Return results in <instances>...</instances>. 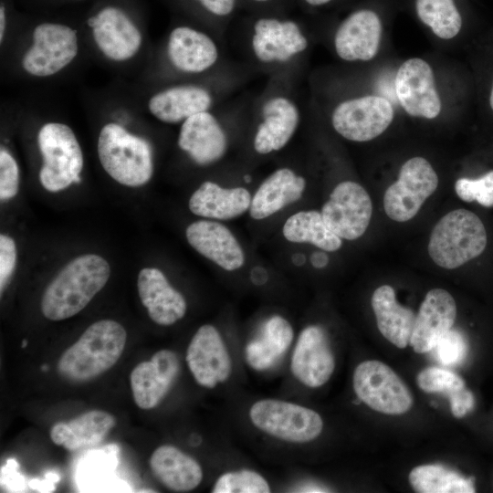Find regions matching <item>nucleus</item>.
<instances>
[{
  "label": "nucleus",
  "mask_w": 493,
  "mask_h": 493,
  "mask_svg": "<svg viewBox=\"0 0 493 493\" xmlns=\"http://www.w3.org/2000/svg\"><path fill=\"white\" fill-rule=\"evenodd\" d=\"M110 274L109 263L99 255L74 258L47 287L40 304L43 315L58 321L78 314L106 285Z\"/></svg>",
  "instance_id": "1"
},
{
  "label": "nucleus",
  "mask_w": 493,
  "mask_h": 493,
  "mask_svg": "<svg viewBox=\"0 0 493 493\" xmlns=\"http://www.w3.org/2000/svg\"><path fill=\"white\" fill-rule=\"evenodd\" d=\"M127 332L112 320L92 323L58 362V372L71 382L90 381L110 369L125 348Z\"/></svg>",
  "instance_id": "2"
},
{
  "label": "nucleus",
  "mask_w": 493,
  "mask_h": 493,
  "mask_svg": "<svg viewBox=\"0 0 493 493\" xmlns=\"http://www.w3.org/2000/svg\"><path fill=\"white\" fill-rule=\"evenodd\" d=\"M98 155L105 172L122 185L141 186L152 176L150 143L118 123L110 122L101 128L98 138Z\"/></svg>",
  "instance_id": "3"
},
{
  "label": "nucleus",
  "mask_w": 493,
  "mask_h": 493,
  "mask_svg": "<svg viewBox=\"0 0 493 493\" xmlns=\"http://www.w3.org/2000/svg\"><path fill=\"white\" fill-rule=\"evenodd\" d=\"M487 232L479 217L466 209L443 216L432 230L428 253L441 267L456 268L483 253Z\"/></svg>",
  "instance_id": "4"
},
{
  "label": "nucleus",
  "mask_w": 493,
  "mask_h": 493,
  "mask_svg": "<svg viewBox=\"0 0 493 493\" xmlns=\"http://www.w3.org/2000/svg\"><path fill=\"white\" fill-rule=\"evenodd\" d=\"M42 156L39 181L48 192H59L80 182L83 153L72 129L61 122L44 124L37 134Z\"/></svg>",
  "instance_id": "5"
},
{
  "label": "nucleus",
  "mask_w": 493,
  "mask_h": 493,
  "mask_svg": "<svg viewBox=\"0 0 493 493\" xmlns=\"http://www.w3.org/2000/svg\"><path fill=\"white\" fill-rule=\"evenodd\" d=\"M251 423L258 430L290 443H308L322 432L323 420L314 410L278 399H262L249 409Z\"/></svg>",
  "instance_id": "6"
},
{
  "label": "nucleus",
  "mask_w": 493,
  "mask_h": 493,
  "mask_svg": "<svg viewBox=\"0 0 493 493\" xmlns=\"http://www.w3.org/2000/svg\"><path fill=\"white\" fill-rule=\"evenodd\" d=\"M357 397L372 410L389 415L408 412L414 398L408 387L387 364L368 360L359 363L352 376Z\"/></svg>",
  "instance_id": "7"
},
{
  "label": "nucleus",
  "mask_w": 493,
  "mask_h": 493,
  "mask_svg": "<svg viewBox=\"0 0 493 493\" xmlns=\"http://www.w3.org/2000/svg\"><path fill=\"white\" fill-rule=\"evenodd\" d=\"M437 185V174L426 159L416 156L407 160L400 169L397 181L384 193L386 215L396 222L412 219Z\"/></svg>",
  "instance_id": "8"
},
{
  "label": "nucleus",
  "mask_w": 493,
  "mask_h": 493,
  "mask_svg": "<svg viewBox=\"0 0 493 493\" xmlns=\"http://www.w3.org/2000/svg\"><path fill=\"white\" fill-rule=\"evenodd\" d=\"M32 46L22 59L23 68L35 77H49L68 66L79 51L76 30L58 23H42L32 35Z\"/></svg>",
  "instance_id": "9"
},
{
  "label": "nucleus",
  "mask_w": 493,
  "mask_h": 493,
  "mask_svg": "<svg viewBox=\"0 0 493 493\" xmlns=\"http://www.w3.org/2000/svg\"><path fill=\"white\" fill-rule=\"evenodd\" d=\"M393 117L394 111L389 100L377 95H366L339 103L332 110L330 121L341 137L362 142L384 132Z\"/></svg>",
  "instance_id": "10"
},
{
  "label": "nucleus",
  "mask_w": 493,
  "mask_h": 493,
  "mask_svg": "<svg viewBox=\"0 0 493 493\" xmlns=\"http://www.w3.org/2000/svg\"><path fill=\"white\" fill-rule=\"evenodd\" d=\"M329 228L347 240L361 237L372 214V205L366 190L358 183L344 181L337 184L321 209Z\"/></svg>",
  "instance_id": "11"
},
{
  "label": "nucleus",
  "mask_w": 493,
  "mask_h": 493,
  "mask_svg": "<svg viewBox=\"0 0 493 493\" xmlns=\"http://www.w3.org/2000/svg\"><path fill=\"white\" fill-rule=\"evenodd\" d=\"M394 89L399 103L408 115L435 119L441 112L434 71L425 60L412 58L403 62L396 72Z\"/></svg>",
  "instance_id": "12"
},
{
  "label": "nucleus",
  "mask_w": 493,
  "mask_h": 493,
  "mask_svg": "<svg viewBox=\"0 0 493 493\" xmlns=\"http://www.w3.org/2000/svg\"><path fill=\"white\" fill-rule=\"evenodd\" d=\"M185 360L196 383L208 389L228 380L232 373V359L215 327L201 326L193 336Z\"/></svg>",
  "instance_id": "13"
},
{
  "label": "nucleus",
  "mask_w": 493,
  "mask_h": 493,
  "mask_svg": "<svg viewBox=\"0 0 493 493\" xmlns=\"http://www.w3.org/2000/svg\"><path fill=\"white\" fill-rule=\"evenodd\" d=\"M88 25L98 48L111 60H128L141 48L142 37L140 29L119 7L102 8L89 18Z\"/></svg>",
  "instance_id": "14"
},
{
  "label": "nucleus",
  "mask_w": 493,
  "mask_h": 493,
  "mask_svg": "<svg viewBox=\"0 0 493 493\" xmlns=\"http://www.w3.org/2000/svg\"><path fill=\"white\" fill-rule=\"evenodd\" d=\"M334 369V354L323 329L317 325L303 329L290 362L294 377L307 387L318 388L330 380Z\"/></svg>",
  "instance_id": "15"
},
{
  "label": "nucleus",
  "mask_w": 493,
  "mask_h": 493,
  "mask_svg": "<svg viewBox=\"0 0 493 493\" xmlns=\"http://www.w3.org/2000/svg\"><path fill=\"white\" fill-rule=\"evenodd\" d=\"M179 372L178 356L171 350L158 351L150 361L137 364L130 375L137 406L145 410L156 407L172 388Z\"/></svg>",
  "instance_id": "16"
},
{
  "label": "nucleus",
  "mask_w": 493,
  "mask_h": 493,
  "mask_svg": "<svg viewBox=\"0 0 493 493\" xmlns=\"http://www.w3.org/2000/svg\"><path fill=\"white\" fill-rule=\"evenodd\" d=\"M456 317V305L449 292L442 288L429 290L417 315L410 345L417 353L432 351L440 339L449 331Z\"/></svg>",
  "instance_id": "17"
},
{
  "label": "nucleus",
  "mask_w": 493,
  "mask_h": 493,
  "mask_svg": "<svg viewBox=\"0 0 493 493\" xmlns=\"http://www.w3.org/2000/svg\"><path fill=\"white\" fill-rule=\"evenodd\" d=\"M251 46L263 63H284L308 47V39L293 21L264 17L254 25Z\"/></svg>",
  "instance_id": "18"
},
{
  "label": "nucleus",
  "mask_w": 493,
  "mask_h": 493,
  "mask_svg": "<svg viewBox=\"0 0 493 493\" xmlns=\"http://www.w3.org/2000/svg\"><path fill=\"white\" fill-rule=\"evenodd\" d=\"M383 26L380 17L372 10H359L350 15L338 27L334 47L345 61H368L378 53Z\"/></svg>",
  "instance_id": "19"
},
{
  "label": "nucleus",
  "mask_w": 493,
  "mask_h": 493,
  "mask_svg": "<svg viewBox=\"0 0 493 493\" xmlns=\"http://www.w3.org/2000/svg\"><path fill=\"white\" fill-rule=\"evenodd\" d=\"M178 146L199 165L219 161L227 149V139L218 120L209 111L192 115L182 122Z\"/></svg>",
  "instance_id": "20"
},
{
  "label": "nucleus",
  "mask_w": 493,
  "mask_h": 493,
  "mask_svg": "<svg viewBox=\"0 0 493 493\" xmlns=\"http://www.w3.org/2000/svg\"><path fill=\"white\" fill-rule=\"evenodd\" d=\"M185 236L194 249L223 269L234 271L244 265V251L232 232L224 225L211 220H199L187 226Z\"/></svg>",
  "instance_id": "21"
},
{
  "label": "nucleus",
  "mask_w": 493,
  "mask_h": 493,
  "mask_svg": "<svg viewBox=\"0 0 493 493\" xmlns=\"http://www.w3.org/2000/svg\"><path fill=\"white\" fill-rule=\"evenodd\" d=\"M299 123V110L289 98H269L261 110V121L257 127L253 146L259 154H268L284 148Z\"/></svg>",
  "instance_id": "22"
},
{
  "label": "nucleus",
  "mask_w": 493,
  "mask_h": 493,
  "mask_svg": "<svg viewBox=\"0 0 493 493\" xmlns=\"http://www.w3.org/2000/svg\"><path fill=\"white\" fill-rule=\"evenodd\" d=\"M137 288L142 305L155 323L169 326L185 315V299L158 268H142L138 275Z\"/></svg>",
  "instance_id": "23"
},
{
  "label": "nucleus",
  "mask_w": 493,
  "mask_h": 493,
  "mask_svg": "<svg viewBox=\"0 0 493 493\" xmlns=\"http://www.w3.org/2000/svg\"><path fill=\"white\" fill-rule=\"evenodd\" d=\"M167 55L179 71L198 74L211 68L219 53L215 41L205 33L189 26H177L169 35Z\"/></svg>",
  "instance_id": "24"
},
{
  "label": "nucleus",
  "mask_w": 493,
  "mask_h": 493,
  "mask_svg": "<svg viewBox=\"0 0 493 493\" xmlns=\"http://www.w3.org/2000/svg\"><path fill=\"white\" fill-rule=\"evenodd\" d=\"M211 93L197 85H177L152 95L148 101L150 113L164 123L183 122L196 113L209 110Z\"/></svg>",
  "instance_id": "25"
},
{
  "label": "nucleus",
  "mask_w": 493,
  "mask_h": 493,
  "mask_svg": "<svg viewBox=\"0 0 493 493\" xmlns=\"http://www.w3.org/2000/svg\"><path fill=\"white\" fill-rule=\"evenodd\" d=\"M306 187V180L293 170L284 167L274 171L255 193L249 214L253 219L262 220L298 201Z\"/></svg>",
  "instance_id": "26"
},
{
  "label": "nucleus",
  "mask_w": 493,
  "mask_h": 493,
  "mask_svg": "<svg viewBox=\"0 0 493 493\" xmlns=\"http://www.w3.org/2000/svg\"><path fill=\"white\" fill-rule=\"evenodd\" d=\"M153 476L168 489L188 492L203 480V469L192 456L171 445L157 447L150 457Z\"/></svg>",
  "instance_id": "27"
},
{
  "label": "nucleus",
  "mask_w": 493,
  "mask_h": 493,
  "mask_svg": "<svg viewBox=\"0 0 493 493\" xmlns=\"http://www.w3.org/2000/svg\"><path fill=\"white\" fill-rule=\"evenodd\" d=\"M250 193L244 187L225 188L206 181L190 197V211L199 216L228 220L249 210Z\"/></svg>",
  "instance_id": "28"
},
{
  "label": "nucleus",
  "mask_w": 493,
  "mask_h": 493,
  "mask_svg": "<svg viewBox=\"0 0 493 493\" xmlns=\"http://www.w3.org/2000/svg\"><path fill=\"white\" fill-rule=\"evenodd\" d=\"M115 425L116 419L112 414L101 410H91L68 422L55 424L49 435L57 446L75 451L99 445Z\"/></svg>",
  "instance_id": "29"
},
{
  "label": "nucleus",
  "mask_w": 493,
  "mask_h": 493,
  "mask_svg": "<svg viewBox=\"0 0 493 493\" xmlns=\"http://www.w3.org/2000/svg\"><path fill=\"white\" fill-rule=\"evenodd\" d=\"M371 303L382 335L397 348L404 349L410 343L414 313L398 303L394 289L389 285L377 288Z\"/></svg>",
  "instance_id": "30"
},
{
  "label": "nucleus",
  "mask_w": 493,
  "mask_h": 493,
  "mask_svg": "<svg viewBox=\"0 0 493 493\" xmlns=\"http://www.w3.org/2000/svg\"><path fill=\"white\" fill-rule=\"evenodd\" d=\"M294 338L291 324L279 315L265 320L255 339L245 348L247 364L257 371L272 367L287 351Z\"/></svg>",
  "instance_id": "31"
},
{
  "label": "nucleus",
  "mask_w": 493,
  "mask_h": 493,
  "mask_svg": "<svg viewBox=\"0 0 493 493\" xmlns=\"http://www.w3.org/2000/svg\"><path fill=\"white\" fill-rule=\"evenodd\" d=\"M282 233L292 243H309L329 252L341 246V238L326 225L321 213L309 210L290 215L285 222Z\"/></svg>",
  "instance_id": "32"
},
{
  "label": "nucleus",
  "mask_w": 493,
  "mask_h": 493,
  "mask_svg": "<svg viewBox=\"0 0 493 493\" xmlns=\"http://www.w3.org/2000/svg\"><path fill=\"white\" fill-rule=\"evenodd\" d=\"M412 488L419 493H473V477L461 474L438 464L414 467L408 476Z\"/></svg>",
  "instance_id": "33"
},
{
  "label": "nucleus",
  "mask_w": 493,
  "mask_h": 493,
  "mask_svg": "<svg viewBox=\"0 0 493 493\" xmlns=\"http://www.w3.org/2000/svg\"><path fill=\"white\" fill-rule=\"evenodd\" d=\"M420 20L442 39H451L460 31L461 16L453 0H416Z\"/></svg>",
  "instance_id": "34"
},
{
  "label": "nucleus",
  "mask_w": 493,
  "mask_h": 493,
  "mask_svg": "<svg viewBox=\"0 0 493 493\" xmlns=\"http://www.w3.org/2000/svg\"><path fill=\"white\" fill-rule=\"evenodd\" d=\"M213 493H267L270 486L259 473L240 469L222 474L215 481Z\"/></svg>",
  "instance_id": "35"
},
{
  "label": "nucleus",
  "mask_w": 493,
  "mask_h": 493,
  "mask_svg": "<svg viewBox=\"0 0 493 493\" xmlns=\"http://www.w3.org/2000/svg\"><path fill=\"white\" fill-rule=\"evenodd\" d=\"M418 387L426 393H440L449 399L466 388V383L456 372L439 367H427L416 376Z\"/></svg>",
  "instance_id": "36"
},
{
  "label": "nucleus",
  "mask_w": 493,
  "mask_h": 493,
  "mask_svg": "<svg viewBox=\"0 0 493 493\" xmlns=\"http://www.w3.org/2000/svg\"><path fill=\"white\" fill-rule=\"evenodd\" d=\"M455 190L465 202L477 201L485 207H493V171L477 179L459 178L455 184Z\"/></svg>",
  "instance_id": "37"
},
{
  "label": "nucleus",
  "mask_w": 493,
  "mask_h": 493,
  "mask_svg": "<svg viewBox=\"0 0 493 493\" xmlns=\"http://www.w3.org/2000/svg\"><path fill=\"white\" fill-rule=\"evenodd\" d=\"M438 362L446 366L461 363L467 354V342L456 330L447 331L432 350Z\"/></svg>",
  "instance_id": "38"
},
{
  "label": "nucleus",
  "mask_w": 493,
  "mask_h": 493,
  "mask_svg": "<svg viewBox=\"0 0 493 493\" xmlns=\"http://www.w3.org/2000/svg\"><path fill=\"white\" fill-rule=\"evenodd\" d=\"M19 187V169L14 157L4 148L0 151V198L16 196Z\"/></svg>",
  "instance_id": "39"
},
{
  "label": "nucleus",
  "mask_w": 493,
  "mask_h": 493,
  "mask_svg": "<svg viewBox=\"0 0 493 493\" xmlns=\"http://www.w3.org/2000/svg\"><path fill=\"white\" fill-rule=\"evenodd\" d=\"M16 263V247L14 240L6 235L0 236V289L5 288Z\"/></svg>",
  "instance_id": "40"
},
{
  "label": "nucleus",
  "mask_w": 493,
  "mask_h": 493,
  "mask_svg": "<svg viewBox=\"0 0 493 493\" xmlns=\"http://www.w3.org/2000/svg\"><path fill=\"white\" fill-rule=\"evenodd\" d=\"M450 410L456 418L467 415L475 406L474 394L467 387L449 398Z\"/></svg>",
  "instance_id": "41"
},
{
  "label": "nucleus",
  "mask_w": 493,
  "mask_h": 493,
  "mask_svg": "<svg viewBox=\"0 0 493 493\" xmlns=\"http://www.w3.org/2000/svg\"><path fill=\"white\" fill-rule=\"evenodd\" d=\"M200 4L210 13L225 16L233 11L236 0H198Z\"/></svg>",
  "instance_id": "42"
},
{
  "label": "nucleus",
  "mask_w": 493,
  "mask_h": 493,
  "mask_svg": "<svg viewBox=\"0 0 493 493\" xmlns=\"http://www.w3.org/2000/svg\"><path fill=\"white\" fill-rule=\"evenodd\" d=\"M310 261L313 267L321 268L328 264L329 257L324 252H315L312 254Z\"/></svg>",
  "instance_id": "43"
},
{
  "label": "nucleus",
  "mask_w": 493,
  "mask_h": 493,
  "mask_svg": "<svg viewBox=\"0 0 493 493\" xmlns=\"http://www.w3.org/2000/svg\"><path fill=\"white\" fill-rule=\"evenodd\" d=\"M5 30V7L1 5L0 7V41L3 42L4 35Z\"/></svg>",
  "instance_id": "44"
},
{
  "label": "nucleus",
  "mask_w": 493,
  "mask_h": 493,
  "mask_svg": "<svg viewBox=\"0 0 493 493\" xmlns=\"http://www.w3.org/2000/svg\"><path fill=\"white\" fill-rule=\"evenodd\" d=\"M292 261L295 265L300 266L305 263V257L300 253L296 254L292 257Z\"/></svg>",
  "instance_id": "45"
},
{
  "label": "nucleus",
  "mask_w": 493,
  "mask_h": 493,
  "mask_svg": "<svg viewBox=\"0 0 493 493\" xmlns=\"http://www.w3.org/2000/svg\"><path fill=\"white\" fill-rule=\"evenodd\" d=\"M308 4L311 5H321L329 3L330 0H305Z\"/></svg>",
  "instance_id": "46"
},
{
  "label": "nucleus",
  "mask_w": 493,
  "mask_h": 493,
  "mask_svg": "<svg viewBox=\"0 0 493 493\" xmlns=\"http://www.w3.org/2000/svg\"><path fill=\"white\" fill-rule=\"evenodd\" d=\"M489 105H490L491 110H493V84H492L490 96H489Z\"/></svg>",
  "instance_id": "47"
},
{
  "label": "nucleus",
  "mask_w": 493,
  "mask_h": 493,
  "mask_svg": "<svg viewBox=\"0 0 493 493\" xmlns=\"http://www.w3.org/2000/svg\"><path fill=\"white\" fill-rule=\"evenodd\" d=\"M26 345H27V341H26V340H24V341H23L22 347L24 348V347L26 346Z\"/></svg>",
  "instance_id": "48"
},
{
  "label": "nucleus",
  "mask_w": 493,
  "mask_h": 493,
  "mask_svg": "<svg viewBox=\"0 0 493 493\" xmlns=\"http://www.w3.org/2000/svg\"><path fill=\"white\" fill-rule=\"evenodd\" d=\"M254 1H257V2H266V1H268V0H254Z\"/></svg>",
  "instance_id": "49"
}]
</instances>
